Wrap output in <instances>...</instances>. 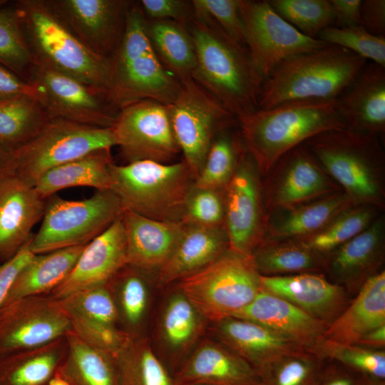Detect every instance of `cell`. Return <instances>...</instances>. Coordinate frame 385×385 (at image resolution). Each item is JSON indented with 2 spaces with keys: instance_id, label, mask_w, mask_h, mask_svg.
I'll use <instances>...</instances> for the list:
<instances>
[{
  "instance_id": "27",
  "label": "cell",
  "mask_w": 385,
  "mask_h": 385,
  "mask_svg": "<svg viewBox=\"0 0 385 385\" xmlns=\"http://www.w3.org/2000/svg\"><path fill=\"white\" fill-rule=\"evenodd\" d=\"M127 247V265L151 273L165 265L183 232V222L148 218L124 210L122 215Z\"/></svg>"
},
{
  "instance_id": "9",
  "label": "cell",
  "mask_w": 385,
  "mask_h": 385,
  "mask_svg": "<svg viewBox=\"0 0 385 385\" xmlns=\"http://www.w3.org/2000/svg\"><path fill=\"white\" fill-rule=\"evenodd\" d=\"M124 208L112 190L71 200L54 194L46 199L42 222L29 241L34 255L86 245L120 218Z\"/></svg>"
},
{
  "instance_id": "42",
  "label": "cell",
  "mask_w": 385,
  "mask_h": 385,
  "mask_svg": "<svg viewBox=\"0 0 385 385\" xmlns=\"http://www.w3.org/2000/svg\"><path fill=\"white\" fill-rule=\"evenodd\" d=\"M227 129L219 132L213 139L202 169L194 180L196 186L223 190L232 177L246 148L242 139Z\"/></svg>"
},
{
  "instance_id": "61",
  "label": "cell",
  "mask_w": 385,
  "mask_h": 385,
  "mask_svg": "<svg viewBox=\"0 0 385 385\" xmlns=\"http://www.w3.org/2000/svg\"><path fill=\"white\" fill-rule=\"evenodd\" d=\"M362 385H385V380L364 378Z\"/></svg>"
},
{
  "instance_id": "25",
  "label": "cell",
  "mask_w": 385,
  "mask_h": 385,
  "mask_svg": "<svg viewBox=\"0 0 385 385\" xmlns=\"http://www.w3.org/2000/svg\"><path fill=\"white\" fill-rule=\"evenodd\" d=\"M232 317L262 325L307 349L317 345L328 327L287 300L262 287L249 304Z\"/></svg>"
},
{
  "instance_id": "8",
  "label": "cell",
  "mask_w": 385,
  "mask_h": 385,
  "mask_svg": "<svg viewBox=\"0 0 385 385\" xmlns=\"http://www.w3.org/2000/svg\"><path fill=\"white\" fill-rule=\"evenodd\" d=\"M178 288L213 323L249 304L261 289V275L251 254L229 247L207 266L178 281Z\"/></svg>"
},
{
  "instance_id": "24",
  "label": "cell",
  "mask_w": 385,
  "mask_h": 385,
  "mask_svg": "<svg viewBox=\"0 0 385 385\" xmlns=\"http://www.w3.org/2000/svg\"><path fill=\"white\" fill-rule=\"evenodd\" d=\"M336 102L346 128L381 140L385 133V67L366 63Z\"/></svg>"
},
{
  "instance_id": "19",
  "label": "cell",
  "mask_w": 385,
  "mask_h": 385,
  "mask_svg": "<svg viewBox=\"0 0 385 385\" xmlns=\"http://www.w3.org/2000/svg\"><path fill=\"white\" fill-rule=\"evenodd\" d=\"M324 256V274L353 298L364 284L384 269V212L362 232Z\"/></svg>"
},
{
  "instance_id": "34",
  "label": "cell",
  "mask_w": 385,
  "mask_h": 385,
  "mask_svg": "<svg viewBox=\"0 0 385 385\" xmlns=\"http://www.w3.org/2000/svg\"><path fill=\"white\" fill-rule=\"evenodd\" d=\"M145 29L151 46L165 68L180 82L191 79L196 67V53L185 24L146 19Z\"/></svg>"
},
{
  "instance_id": "47",
  "label": "cell",
  "mask_w": 385,
  "mask_h": 385,
  "mask_svg": "<svg viewBox=\"0 0 385 385\" xmlns=\"http://www.w3.org/2000/svg\"><path fill=\"white\" fill-rule=\"evenodd\" d=\"M70 315L111 325L118 323V314L108 282L81 289L58 299Z\"/></svg>"
},
{
  "instance_id": "56",
  "label": "cell",
  "mask_w": 385,
  "mask_h": 385,
  "mask_svg": "<svg viewBox=\"0 0 385 385\" xmlns=\"http://www.w3.org/2000/svg\"><path fill=\"white\" fill-rule=\"evenodd\" d=\"M22 95L35 98L34 86L0 64V101Z\"/></svg>"
},
{
  "instance_id": "14",
  "label": "cell",
  "mask_w": 385,
  "mask_h": 385,
  "mask_svg": "<svg viewBox=\"0 0 385 385\" xmlns=\"http://www.w3.org/2000/svg\"><path fill=\"white\" fill-rule=\"evenodd\" d=\"M113 128L116 146L128 163L145 160L171 163L180 152L168 106L158 101L143 100L121 108Z\"/></svg>"
},
{
  "instance_id": "38",
  "label": "cell",
  "mask_w": 385,
  "mask_h": 385,
  "mask_svg": "<svg viewBox=\"0 0 385 385\" xmlns=\"http://www.w3.org/2000/svg\"><path fill=\"white\" fill-rule=\"evenodd\" d=\"M56 373L72 385H119L115 360L83 342L71 330Z\"/></svg>"
},
{
  "instance_id": "55",
  "label": "cell",
  "mask_w": 385,
  "mask_h": 385,
  "mask_svg": "<svg viewBox=\"0 0 385 385\" xmlns=\"http://www.w3.org/2000/svg\"><path fill=\"white\" fill-rule=\"evenodd\" d=\"M328 361L324 362L316 385H362L364 377L337 361Z\"/></svg>"
},
{
  "instance_id": "10",
  "label": "cell",
  "mask_w": 385,
  "mask_h": 385,
  "mask_svg": "<svg viewBox=\"0 0 385 385\" xmlns=\"http://www.w3.org/2000/svg\"><path fill=\"white\" fill-rule=\"evenodd\" d=\"M117 144L112 128L53 118L33 140L11 153V172L30 186L47 171Z\"/></svg>"
},
{
  "instance_id": "28",
  "label": "cell",
  "mask_w": 385,
  "mask_h": 385,
  "mask_svg": "<svg viewBox=\"0 0 385 385\" xmlns=\"http://www.w3.org/2000/svg\"><path fill=\"white\" fill-rule=\"evenodd\" d=\"M384 324L385 271L383 270L364 284L345 309L328 325L319 342L356 344L365 334Z\"/></svg>"
},
{
  "instance_id": "31",
  "label": "cell",
  "mask_w": 385,
  "mask_h": 385,
  "mask_svg": "<svg viewBox=\"0 0 385 385\" xmlns=\"http://www.w3.org/2000/svg\"><path fill=\"white\" fill-rule=\"evenodd\" d=\"M86 245L34 255L17 275L3 307L22 298L49 294L68 277Z\"/></svg>"
},
{
  "instance_id": "18",
  "label": "cell",
  "mask_w": 385,
  "mask_h": 385,
  "mask_svg": "<svg viewBox=\"0 0 385 385\" xmlns=\"http://www.w3.org/2000/svg\"><path fill=\"white\" fill-rule=\"evenodd\" d=\"M83 43L111 60L125 31L133 1L125 0H48Z\"/></svg>"
},
{
  "instance_id": "58",
  "label": "cell",
  "mask_w": 385,
  "mask_h": 385,
  "mask_svg": "<svg viewBox=\"0 0 385 385\" xmlns=\"http://www.w3.org/2000/svg\"><path fill=\"white\" fill-rule=\"evenodd\" d=\"M356 345L369 349L384 350L385 324L378 327L361 337Z\"/></svg>"
},
{
  "instance_id": "16",
  "label": "cell",
  "mask_w": 385,
  "mask_h": 385,
  "mask_svg": "<svg viewBox=\"0 0 385 385\" xmlns=\"http://www.w3.org/2000/svg\"><path fill=\"white\" fill-rule=\"evenodd\" d=\"M267 215L340 192L304 143L284 154L262 178Z\"/></svg>"
},
{
  "instance_id": "57",
  "label": "cell",
  "mask_w": 385,
  "mask_h": 385,
  "mask_svg": "<svg viewBox=\"0 0 385 385\" xmlns=\"http://www.w3.org/2000/svg\"><path fill=\"white\" fill-rule=\"evenodd\" d=\"M334 14L333 26L345 28L361 26V0H330Z\"/></svg>"
},
{
  "instance_id": "11",
  "label": "cell",
  "mask_w": 385,
  "mask_h": 385,
  "mask_svg": "<svg viewBox=\"0 0 385 385\" xmlns=\"http://www.w3.org/2000/svg\"><path fill=\"white\" fill-rule=\"evenodd\" d=\"M168 106L183 160L195 180L215 134L229 128L235 116L192 78L180 82Z\"/></svg>"
},
{
  "instance_id": "4",
  "label": "cell",
  "mask_w": 385,
  "mask_h": 385,
  "mask_svg": "<svg viewBox=\"0 0 385 385\" xmlns=\"http://www.w3.org/2000/svg\"><path fill=\"white\" fill-rule=\"evenodd\" d=\"M304 145L354 205L385 209V153L380 138L344 128L319 133Z\"/></svg>"
},
{
  "instance_id": "53",
  "label": "cell",
  "mask_w": 385,
  "mask_h": 385,
  "mask_svg": "<svg viewBox=\"0 0 385 385\" xmlns=\"http://www.w3.org/2000/svg\"><path fill=\"white\" fill-rule=\"evenodd\" d=\"M30 240L14 257L0 265V309L17 275L34 255L29 249Z\"/></svg>"
},
{
  "instance_id": "26",
  "label": "cell",
  "mask_w": 385,
  "mask_h": 385,
  "mask_svg": "<svg viewBox=\"0 0 385 385\" xmlns=\"http://www.w3.org/2000/svg\"><path fill=\"white\" fill-rule=\"evenodd\" d=\"M216 340L250 364L259 374L279 358L304 349L257 323L228 317L213 322Z\"/></svg>"
},
{
  "instance_id": "48",
  "label": "cell",
  "mask_w": 385,
  "mask_h": 385,
  "mask_svg": "<svg viewBox=\"0 0 385 385\" xmlns=\"http://www.w3.org/2000/svg\"><path fill=\"white\" fill-rule=\"evenodd\" d=\"M317 38L385 67V36L371 34L361 26L345 28L332 26L322 30Z\"/></svg>"
},
{
  "instance_id": "21",
  "label": "cell",
  "mask_w": 385,
  "mask_h": 385,
  "mask_svg": "<svg viewBox=\"0 0 385 385\" xmlns=\"http://www.w3.org/2000/svg\"><path fill=\"white\" fill-rule=\"evenodd\" d=\"M46 199L11 171L0 179V260L14 257L42 219Z\"/></svg>"
},
{
  "instance_id": "12",
  "label": "cell",
  "mask_w": 385,
  "mask_h": 385,
  "mask_svg": "<svg viewBox=\"0 0 385 385\" xmlns=\"http://www.w3.org/2000/svg\"><path fill=\"white\" fill-rule=\"evenodd\" d=\"M240 10L245 46L262 83L284 61L329 45L301 33L279 16L267 1L240 0Z\"/></svg>"
},
{
  "instance_id": "15",
  "label": "cell",
  "mask_w": 385,
  "mask_h": 385,
  "mask_svg": "<svg viewBox=\"0 0 385 385\" xmlns=\"http://www.w3.org/2000/svg\"><path fill=\"white\" fill-rule=\"evenodd\" d=\"M223 194L225 227L230 249L251 254L265 237L267 214L262 176L247 149L240 155Z\"/></svg>"
},
{
  "instance_id": "63",
  "label": "cell",
  "mask_w": 385,
  "mask_h": 385,
  "mask_svg": "<svg viewBox=\"0 0 385 385\" xmlns=\"http://www.w3.org/2000/svg\"><path fill=\"white\" fill-rule=\"evenodd\" d=\"M195 385H204V384H195Z\"/></svg>"
},
{
  "instance_id": "39",
  "label": "cell",
  "mask_w": 385,
  "mask_h": 385,
  "mask_svg": "<svg viewBox=\"0 0 385 385\" xmlns=\"http://www.w3.org/2000/svg\"><path fill=\"white\" fill-rule=\"evenodd\" d=\"M149 272L129 265L122 267L108 282L115 303L118 322L133 337L138 333L150 302Z\"/></svg>"
},
{
  "instance_id": "60",
  "label": "cell",
  "mask_w": 385,
  "mask_h": 385,
  "mask_svg": "<svg viewBox=\"0 0 385 385\" xmlns=\"http://www.w3.org/2000/svg\"><path fill=\"white\" fill-rule=\"evenodd\" d=\"M46 385H72L65 379L56 374Z\"/></svg>"
},
{
  "instance_id": "5",
  "label": "cell",
  "mask_w": 385,
  "mask_h": 385,
  "mask_svg": "<svg viewBox=\"0 0 385 385\" xmlns=\"http://www.w3.org/2000/svg\"><path fill=\"white\" fill-rule=\"evenodd\" d=\"M14 4L35 63L108 93L110 61L89 50L48 0H20Z\"/></svg>"
},
{
  "instance_id": "43",
  "label": "cell",
  "mask_w": 385,
  "mask_h": 385,
  "mask_svg": "<svg viewBox=\"0 0 385 385\" xmlns=\"http://www.w3.org/2000/svg\"><path fill=\"white\" fill-rule=\"evenodd\" d=\"M0 64L27 82L35 64L15 4L0 7Z\"/></svg>"
},
{
  "instance_id": "13",
  "label": "cell",
  "mask_w": 385,
  "mask_h": 385,
  "mask_svg": "<svg viewBox=\"0 0 385 385\" xmlns=\"http://www.w3.org/2000/svg\"><path fill=\"white\" fill-rule=\"evenodd\" d=\"M28 82L53 118L100 128H112L115 123L120 111L106 91L36 63Z\"/></svg>"
},
{
  "instance_id": "32",
  "label": "cell",
  "mask_w": 385,
  "mask_h": 385,
  "mask_svg": "<svg viewBox=\"0 0 385 385\" xmlns=\"http://www.w3.org/2000/svg\"><path fill=\"white\" fill-rule=\"evenodd\" d=\"M113 163L111 150H94L47 171L38 180L34 188L43 199L73 187L111 190Z\"/></svg>"
},
{
  "instance_id": "50",
  "label": "cell",
  "mask_w": 385,
  "mask_h": 385,
  "mask_svg": "<svg viewBox=\"0 0 385 385\" xmlns=\"http://www.w3.org/2000/svg\"><path fill=\"white\" fill-rule=\"evenodd\" d=\"M71 330L91 347L113 359L125 347L131 337L115 325L68 314Z\"/></svg>"
},
{
  "instance_id": "62",
  "label": "cell",
  "mask_w": 385,
  "mask_h": 385,
  "mask_svg": "<svg viewBox=\"0 0 385 385\" xmlns=\"http://www.w3.org/2000/svg\"><path fill=\"white\" fill-rule=\"evenodd\" d=\"M7 1L0 0V7L3 6L4 4H7Z\"/></svg>"
},
{
  "instance_id": "33",
  "label": "cell",
  "mask_w": 385,
  "mask_h": 385,
  "mask_svg": "<svg viewBox=\"0 0 385 385\" xmlns=\"http://www.w3.org/2000/svg\"><path fill=\"white\" fill-rule=\"evenodd\" d=\"M261 276L324 274V256L297 239H263L251 253Z\"/></svg>"
},
{
  "instance_id": "1",
  "label": "cell",
  "mask_w": 385,
  "mask_h": 385,
  "mask_svg": "<svg viewBox=\"0 0 385 385\" xmlns=\"http://www.w3.org/2000/svg\"><path fill=\"white\" fill-rule=\"evenodd\" d=\"M245 148L264 178L287 152L316 135L344 128L336 99L300 100L237 118Z\"/></svg>"
},
{
  "instance_id": "46",
  "label": "cell",
  "mask_w": 385,
  "mask_h": 385,
  "mask_svg": "<svg viewBox=\"0 0 385 385\" xmlns=\"http://www.w3.org/2000/svg\"><path fill=\"white\" fill-rule=\"evenodd\" d=\"M324 360L339 363L361 376L385 380V351L356 344L319 342L311 349Z\"/></svg>"
},
{
  "instance_id": "17",
  "label": "cell",
  "mask_w": 385,
  "mask_h": 385,
  "mask_svg": "<svg viewBox=\"0 0 385 385\" xmlns=\"http://www.w3.org/2000/svg\"><path fill=\"white\" fill-rule=\"evenodd\" d=\"M70 330L69 317L58 299L49 294L22 298L0 309V351L40 346Z\"/></svg>"
},
{
  "instance_id": "51",
  "label": "cell",
  "mask_w": 385,
  "mask_h": 385,
  "mask_svg": "<svg viewBox=\"0 0 385 385\" xmlns=\"http://www.w3.org/2000/svg\"><path fill=\"white\" fill-rule=\"evenodd\" d=\"M191 3L194 18L212 21L233 41L245 46L240 0H193Z\"/></svg>"
},
{
  "instance_id": "2",
  "label": "cell",
  "mask_w": 385,
  "mask_h": 385,
  "mask_svg": "<svg viewBox=\"0 0 385 385\" xmlns=\"http://www.w3.org/2000/svg\"><path fill=\"white\" fill-rule=\"evenodd\" d=\"M192 35L196 67L192 79L239 118L258 108L262 81L248 51L212 21L194 19Z\"/></svg>"
},
{
  "instance_id": "54",
  "label": "cell",
  "mask_w": 385,
  "mask_h": 385,
  "mask_svg": "<svg viewBox=\"0 0 385 385\" xmlns=\"http://www.w3.org/2000/svg\"><path fill=\"white\" fill-rule=\"evenodd\" d=\"M361 26L376 36H384L385 1L364 0L360 7Z\"/></svg>"
},
{
  "instance_id": "40",
  "label": "cell",
  "mask_w": 385,
  "mask_h": 385,
  "mask_svg": "<svg viewBox=\"0 0 385 385\" xmlns=\"http://www.w3.org/2000/svg\"><path fill=\"white\" fill-rule=\"evenodd\" d=\"M114 360L119 385H176L168 366L140 337H131Z\"/></svg>"
},
{
  "instance_id": "44",
  "label": "cell",
  "mask_w": 385,
  "mask_h": 385,
  "mask_svg": "<svg viewBox=\"0 0 385 385\" xmlns=\"http://www.w3.org/2000/svg\"><path fill=\"white\" fill-rule=\"evenodd\" d=\"M325 360L310 349L283 356L260 373L263 385H316Z\"/></svg>"
},
{
  "instance_id": "20",
  "label": "cell",
  "mask_w": 385,
  "mask_h": 385,
  "mask_svg": "<svg viewBox=\"0 0 385 385\" xmlns=\"http://www.w3.org/2000/svg\"><path fill=\"white\" fill-rule=\"evenodd\" d=\"M126 265V236L121 216L85 246L68 277L49 295L59 299L106 284Z\"/></svg>"
},
{
  "instance_id": "45",
  "label": "cell",
  "mask_w": 385,
  "mask_h": 385,
  "mask_svg": "<svg viewBox=\"0 0 385 385\" xmlns=\"http://www.w3.org/2000/svg\"><path fill=\"white\" fill-rule=\"evenodd\" d=\"M272 9L303 34L317 38L324 29L334 25L330 0H270Z\"/></svg>"
},
{
  "instance_id": "36",
  "label": "cell",
  "mask_w": 385,
  "mask_h": 385,
  "mask_svg": "<svg viewBox=\"0 0 385 385\" xmlns=\"http://www.w3.org/2000/svg\"><path fill=\"white\" fill-rule=\"evenodd\" d=\"M66 352L65 337L16 351L0 363V385H46L56 374Z\"/></svg>"
},
{
  "instance_id": "30",
  "label": "cell",
  "mask_w": 385,
  "mask_h": 385,
  "mask_svg": "<svg viewBox=\"0 0 385 385\" xmlns=\"http://www.w3.org/2000/svg\"><path fill=\"white\" fill-rule=\"evenodd\" d=\"M354 205L342 190L267 215L263 239L287 240L308 237L319 231L346 209Z\"/></svg>"
},
{
  "instance_id": "59",
  "label": "cell",
  "mask_w": 385,
  "mask_h": 385,
  "mask_svg": "<svg viewBox=\"0 0 385 385\" xmlns=\"http://www.w3.org/2000/svg\"><path fill=\"white\" fill-rule=\"evenodd\" d=\"M11 154L0 148V179L11 170Z\"/></svg>"
},
{
  "instance_id": "52",
  "label": "cell",
  "mask_w": 385,
  "mask_h": 385,
  "mask_svg": "<svg viewBox=\"0 0 385 385\" xmlns=\"http://www.w3.org/2000/svg\"><path fill=\"white\" fill-rule=\"evenodd\" d=\"M145 17L170 20L185 24L194 19L192 3L183 0H142L139 2Z\"/></svg>"
},
{
  "instance_id": "23",
  "label": "cell",
  "mask_w": 385,
  "mask_h": 385,
  "mask_svg": "<svg viewBox=\"0 0 385 385\" xmlns=\"http://www.w3.org/2000/svg\"><path fill=\"white\" fill-rule=\"evenodd\" d=\"M261 287L327 325L339 317L352 299L343 287L331 282L322 273L261 276Z\"/></svg>"
},
{
  "instance_id": "49",
  "label": "cell",
  "mask_w": 385,
  "mask_h": 385,
  "mask_svg": "<svg viewBox=\"0 0 385 385\" xmlns=\"http://www.w3.org/2000/svg\"><path fill=\"white\" fill-rule=\"evenodd\" d=\"M223 190L200 188L193 183L185 200L182 222L206 227H225Z\"/></svg>"
},
{
  "instance_id": "29",
  "label": "cell",
  "mask_w": 385,
  "mask_h": 385,
  "mask_svg": "<svg viewBox=\"0 0 385 385\" xmlns=\"http://www.w3.org/2000/svg\"><path fill=\"white\" fill-rule=\"evenodd\" d=\"M184 225L175 248L158 273L162 284L178 282L198 272L230 247L225 227Z\"/></svg>"
},
{
  "instance_id": "41",
  "label": "cell",
  "mask_w": 385,
  "mask_h": 385,
  "mask_svg": "<svg viewBox=\"0 0 385 385\" xmlns=\"http://www.w3.org/2000/svg\"><path fill=\"white\" fill-rule=\"evenodd\" d=\"M384 210L370 205H352L319 231L297 240L325 255L365 230Z\"/></svg>"
},
{
  "instance_id": "35",
  "label": "cell",
  "mask_w": 385,
  "mask_h": 385,
  "mask_svg": "<svg viewBox=\"0 0 385 385\" xmlns=\"http://www.w3.org/2000/svg\"><path fill=\"white\" fill-rule=\"evenodd\" d=\"M206 322L179 289L167 300L160 320V339L173 356L172 374L180 366L178 357L188 351L204 332Z\"/></svg>"
},
{
  "instance_id": "6",
  "label": "cell",
  "mask_w": 385,
  "mask_h": 385,
  "mask_svg": "<svg viewBox=\"0 0 385 385\" xmlns=\"http://www.w3.org/2000/svg\"><path fill=\"white\" fill-rule=\"evenodd\" d=\"M145 23L140 4L133 1L123 38L110 60L108 94L119 111L143 100L169 105L180 88V82L165 68L154 51Z\"/></svg>"
},
{
  "instance_id": "37",
  "label": "cell",
  "mask_w": 385,
  "mask_h": 385,
  "mask_svg": "<svg viewBox=\"0 0 385 385\" xmlns=\"http://www.w3.org/2000/svg\"><path fill=\"white\" fill-rule=\"evenodd\" d=\"M53 119L33 96L0 101V148L13 153L38 135Z\"/></svg>"
},
{
  "instance_id": "3",
  "label": "cell",
  "mask_w": 385,
  "mask_h": 385,
  "mask_svg": "<svg viewBox=\"0 0 385 385\" xmlns=\"http://www.w3.org/2000/svg\"><path fill=\"white\" fill-rule=\"evenodd\" d=\"M366 63L335 45L291 57L279 64L263 82L258 108L294 101L337 99Z\"/></svg>"
},
{
  "instance_id": "7",
  "label": "cell",
  "mask_w": 385,
  "mask_h": 385,
  "mask_svg": "<svg viewBox=\"0 0 385 385\" xmlns=\"http://www.w3.org/2000/svg\"><path fill=\"white\" fill-rule=\"evenodd\" d=\"M111 189L125 210L155 220L182 222L194 178L183 160H138L111 167Z\"/></svg>"
},
{
  "instance_id": "22",
  "label": "cell",
  "mask_w": 385,
  "mask_h": 385,
  "mask_svg": "<svg viewBox=\"0 0 385 385\" xmlns=\"http://www.w3.org/2000/svg\"><path fill=\"white\" fill-rule=\"evenodd\" d=\"M173 377L176 385H263L250 364L217 340L201 342Z\"/></svg>"
}]
</instances>
